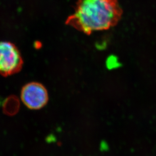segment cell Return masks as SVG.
Masks as SVG:
<instances>
[{"label":"cell","mask_w":156,"mask_h":156,"mask_svg":"<svg viewBox=\"0 0 156 156\" xmlns=\"http://www.w3.org/2000/svg\"><path fill=\"white\" fill-rule=\"evenodd\" d=\"M123 10L118 0H78L75 10L65 23L90 35L94 31L109 30L122 17Z\"/></svg>","instance_id":"obj_1"},{"label":"cell","mask_w":156,"mask_h":156,"mask_svg":"<svg viewBox=\"0 0 156 156\" xmlns=\"http://www.w3.org/2000/svg\"><path fill=\"white\" fill-rule=\"evenodd\" d=\"M23 59L16 46L9 41H0V74L13 75L22 68Z\"/></svg>","instance_id":"obj_2"},{"label":"cell","mask_w":156,"mask_h":156,"mask_svg":"<svg viewBox=\"0 0 156 156\" xmlns=\"http://www.w3.org/2000/svg\"><path fill=\"white\" fill-rule=\"evenodd\" d=\"M22 102L27 107L37 110L44 107L48 101L47 90L40 83H29L24 86L21 93Z\"/></svg>","instance_id":"obj_3"},{"label":"cell","mask_w":156,"mask_h":156,"mask_svg":"<svg viewBox=\"0 0 156 156\" xmlns=\"http://www.w3.org/2000/svg\"><path fill=\"white\" fill-rule=\"evenodd\" d=\"M20 102L15 96H10L7 98L3 103V112L6 115L13 116L19 111Z\"/></svg>","instance_id":"obj_4"}]
</instances>
